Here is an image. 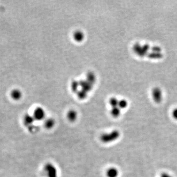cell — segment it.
Instances as JSON below:
<instances>
[{
    "label": "cell",
    "mask_w": 177,
    "mask_h": 177,
    "mask_svg": "<svg viewBox=\"0 0 177 177\" xmlns=\"http://www.w3.org/2000/svg\"><path fill=\"white\" fill-rule=\"evenodd\" d=\"M120 136L121 133L118 130H113L111 132L102 133L100 137V140L103 143H111L118 140Z\"/></svg>",
    "instance_id": "cell-1"
},
{
    "label": "cell",
    "mask_w": 177,
    "mask_h": 177,
    "mask_svg": "<svg viewBox=\"0 0 177 177\" xmlns=\"http://www.w3.org/2000/svg\"><path fill=\"white\" fill-rule=\"evenodd\" d=\"M44 170L46 177H58V172L56 166L50 162L45 164Z\"/></svg>",
    "instance_id": "cell-2"
},
{
    "label": "cell",
    "mask_w": 177,
    "mask_h": 177,
    "mask_svg": "<svg viewBox=\"0 0 177 177\" xmlns=\"http://www.w3.org/2000/svg\"><path fill=\"white\" fill-rule=\"evenodd\" d=\"M46 113L44 110L41 107H37L34 110L33 116L35 120L37 121H42L45 118Z\"/></svg>",
    "instance_id": "cell-3"
},
{
    "label": "cell",
    "mask_w": 177,
    "mask_h": 177,
    "mask_svg": "<svg viewBox=\"0 0 177 177\" xmlns=\"http://www.w3.org/2000/svg\"><path fill=\"white\" fill-rule=\"evenodd\" d=\"M80 87H81V89L88 93L91 91L93 89V85L89 82L86 80H82L79 82Z\"/></svg>",
    "instance_id": "cell-4"
},
{
    "label": "cell",
    "mask_w": 177,
    "mask_h": 177,
    "mask_svg": "<svg viewBox=\"0 0 177 177\" xmlns=\"http://www.w3.org/2000/svg\"><path fill=\"white\" fill-rule=\"evenodd\" d=\"M119 175V171L116 167H109L106 170V175L107 177H118Z\"/></svg>",
    "instance_id": "cell-5"
},
{
    "label": "cell",
    "mask_w": 177,
    "mask_h": 177,
    "mask_svg": "<svg viewBox=\"0 0 177 177\" xmlns=\"http://www.w3.org/2000/svg\"><path fill=\"white\" fill-rule=\"evenodd\" d=\"M67 119L70 122L73 123L76 121L78 118V113L75 110L71 109L69 110L67 113Z\"/></svg>",
    "instance_id": "cell-6"
},
{
    "label": "cell",
    "mask_w": 177,
    "mask_h": 177,
    "mask_svg": "<svg viewBox=\"0 0 177 177\" xmlns=\"http://www.w3.org/2000/svg\"><path fill=\"white\" fill-rule=\"evenodd\" d=\"M10 96L12 98L15 100H18L22 98V93L20 90L14 89L12 90L10 92Z\"/></svg>",
    "instance_id": "cell-7"
},
{
    "label": "cell",
    "mask_w": 177,
    "mask_h": 177,
    "mask_svg": "<svg viewBox=\"0 0 177 177\" xmlns=\"http://www.w3.org/2000/svg\"><path fill=\"white\" fill-rule=\"evenodd\" d=\"M56 124L55 120L53 118H49L46 119L44 121V127L47 130H51L52 129Z\"/></svg>",
    "instance_id": "cell-8"
},
{
    "label": "cell",
    "mask_w": 177,
    "mask_h": 177,
    "mask_svg": "<svg viewBox=\"0 0 177 177\" xmlns=\"http://www.w3.org/2000/svg\"><path fill=\"white\" fill-rule=\"evenodd\" d=\"M74 40L78 42H81L84 39L85 35L84 33L81 31H76L73 35Z\"/></svg>",
    "instance_id": "cell-9"
},
{
    "label": "cell",
    "mask_w": 177,
    "mask_h": 177,
    "mask_svg": "<svg viewBox=\"0 0 177 177\" xmlns=\"http://www.w3.org/2000/svg\"><path fill=\"white\" fill-rule=\"evenodd\" d=\"M110 114L113 118H117L119 117L121 114V110L118 106L115 107H112L110 110Z\"/></svg>",
    "instance_id": "cell-10"
},
{
    "label": "cell",
    "mask_w": 177,
    "mask_h": 177,
    "mask_svg": "<svg viewBox=\"0 0 177 177\" xmlns=\"http://www.w3.org/2000/svg\"><path fill=\"white\" fill-rule=\"evenodd\" d=\"M86 80L91 83L92 84L94 85L96 81V76L93 72H89L87 74Z\"/></svg>",
    "instance_id": "cell-11"
},
{
    "label": "cell",
    "mask_w": 177,
    "mask_h": 177,
    "mask_svg": "<svg viewBox=\"0 0 177 177\" xmlns=\"http://www.w3.org/2000/svg\"><path fill=\"white\" fill-rule=\"evenodd\" d=\"M78 98L80 100H85L88 96V93L84 90L81 89L79 90L77 93Z\"/></svg>",
    "instance_id": "cell-12"
},
{
    "label": "cell",
    "mask_w": 177,
    "mask_h": 177,
    "mask_svg": "<svg viewBox=\"0 0 177 177\" xmlns=\"http://www.w3.org/2000/svg\"><path fill=\"white\" fill-rule=\"evenodd\" d=\"M80 87L79 83L76 80L73 81L71 84V90L74 93H77V92L79 90V87Z\"/></svg>",
    "instance_id": "cell-13"
},
{
    "label": "cell",
    "mask_w": 177,
    "mask_h": 177,
    "mask_svg": "<svg viewBox=\"0 0 177 177\" xmlns=\"http://www.w3.org/2000/svg\"><path fill=\"white\" fill-rule=\"evenodd\" d=\"M118 103H119V100L114 97L110 98L109 100V103L112 107H115L118 106Z\"/></svg>",
    "instance_id": "cell-14"
},
{
    "label": "cell",
    "mask_w": 177,
    "mask_h": 177,
    "mask_svg": "<svg viewBox=\"0 0 177 177\" xmlns=\"http://www.w3.org/2000/svg\"><path fill=\"white\" fill-rule=\"evenodd\" d=\"M35 120L33 116H31V115H26L25 118V121L26 124L28 125H32Z\"/></svg>",
    "instance_id": "cell-15"
},
{
    "label": "cell",
    "mask_w": 177,
    "mask_h": 177,
    "mask_svg": "<svg viewBox=\"0 0 177 177\" xmlns=\"http://www.w3.org/2000/svg\"><path fill=\"white\" fill-rule=\"evenodd\" d=\"M128 103L127 102V100H119V103H118V107L121 109H123L127 108V106Z\"/></svg>",
    "instance_id": "cell-16"
},
{
    "label": "cell",
    "mask_w": 177,
    "mask_h": 177,
    "mask_svg": "<svg viewBox=\"0 0 177 177\" xmlns=\"http://www.w3.org/2000/svg\"><path fill=\"white\" fill-rule=\"evenodd\" d=\"M172 115L174 119L177 120V108L173 110V111L172 112Z\"/></svg>",
    "instance_id": "cell-17"
}]
</instances>
